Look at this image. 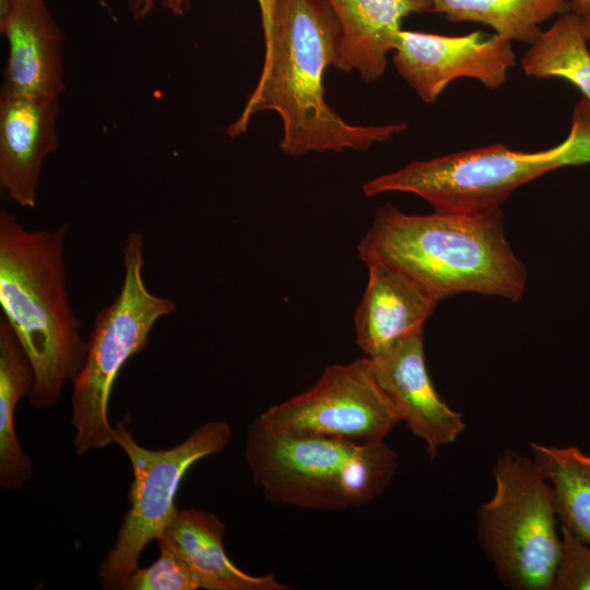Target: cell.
I'll list each match as a JSON object with an SVG mask.
<instances>
[{
    "label": "cell",
    "mask_w": 590,
    "mask_h": 590,
    "mask_svg": "<svg viewBox=\"0 0 590 590\" xmlns=\"http://www.w3.org/2000/svg\"><path fill=\"white\" fill-rule=\"evenodd\" d=\"M341 26L327 0H278L259 80L229 137L243 134L257 113H276L280 149L290 156L366 150L405 131V121L362 126L344 120L326 101L323 75L332 67Z\"/></svg>",
    "instance_id": "6da1fadb"
},
{
    "label": "cell",
    "mask_w": 590,
    "mask_h": 590,
    "mask_svg": "<svg viewBox=\"0 0 590 590\" xmlns=\"http://www.w3.org/2000/svg\"><path fill=\"white\" fill-rule=\"evenodd\" d=\"M364 263L393 267L439 302L460 293L519 300L527 270L506 237L502 208L408 214L379 206L357 245Z\"/></svg>",
    "instance_id": "7a4b0ae2"
},
{
    "label": "cell",
    "mask_w": 590,
    "mask_h": 590,
    "mask_svg": "<svg viewBox=\"0 0 590 590\" xmlns=\"http://www.w3.org/2000/svg\"><path fill=\"white\" fill-rule=\"evenodd\" d=\"M69 223L28 231L0 210V306L33 370L30 403H58L63 385L82 368L87 342L81 337L68 293L63 257Z\"/></svg>",
    "instance_id": "3957f363"
},
{
    "label": "cell",
    "mask_w": 590,
    "mask_h": 590,
    "mask_svg": "<svg viewBox=\"0 0 590 590\" xmlns=\"http://www.w3.org/2000/svg\"><path fill=\"white\" fill-rule=\"evenodd\" d=\"M590 163V102L574 110L566 139L536 152L514 151L500 143L415 161L376 176L362 186L366 197L414 193L434 210L476 213L500 208L519 187L569 165Z\"/></svg>",
    "instance_id": "277c9868"
},
{
    "label": "cell",
    "mask_w": 590,
    "mask_h": 590,
    "mask_svg": "<svg viewBox=\"0 0 590 590\" xmlns=\"http://www.w3.org/2000/svg\"><path fill=\"white\" fill-rule=\"evenodd\" d=\"M143 251V235L129 232L122 248L121 287L97 314L86 341L84 364L72 380L71 423L79 456L115 442V427L108 418L115 380L129 358L146 347L157 320L176 309L173 299L148 288Z\"/></svg>",
    "instance_id": "5b68a950"
},
{
    "label": "cell",
    "mask_w": 590,
    "mask_h": 590,
    "mask_svg": "<svg viewBox=\"0 0 590 590\" xmlns=\"http://www.w3.org/2000/svg\"><path fill=\"white\" fill-rule=\"evenodd\" d=\"M493 476V495L477 508L481 547L506 588L553 590L560 527L548 481L532 457L511 449Z\"/></svg>",
    "instance_id": "8992f818"
},
{
    "label": "cell",
    "mask_w": 590,
    "mask_h": 590,
    "mask_svg": "<svg viewBox=\"0 0 590 590\" xmlns=\"http://www.w3.org/2000/svg\"><path fill=\"white\" fill-rule=\"evenodd\" d=\"M114 427L115 444L128 457L133 481L128 494L130 507L113 547L99 565L104 589H123L139 568L142 551L152 540H158L177 510L175 498L186 472L200 459L221 452L232 437L228 423L211 421L180 444L153 450L134 440L126 421Z\"/></svg>",
    "instance_id": "52a82bcc"
},
{
    "label": "cell",
    "mask_w": 590,
    "mask_h": 590,
    "mask_svg": "<svg viewBox=\"0 0 590 590\" xmlns=\"http://www.w3.org/2000/svg\"><path fill=\"white\" fill-rule=\"evenodd\" d=\"M361 444L280 432L258 417L248 428L246 459L271 500L339 510L354 505Z\"/></svg>",
    "instance_id": "ba28073f"
},
{
    "label": "cell",
    "mask_w": 590,
    "mask_h": 590,
    "mask_svg": "<svg viewBox=\"0 0 590 590\" xmlns=\"http://www.w3.org/2000/svg\"><path fill=\"white\" fill-rule=\"evenodd\" d=\"M259 418L280 432L353 442L384 440L401 421L366 356L326 367L311 387Z\"/></svg>",
    "instance_id": "9c48e42d"
},
{
    "label": "cell",
    "mask_w": 590,
    "mask_h": 590,
    "mask_svg": "<svg viewBox=\"0 0 590 590\" xmlns=\"http://www.w3.org/2000/svg\"><path fill=\"white\" fill-rule=\"evenodd\" d=\"M511 43L479 31L447 36L401 30L392 61L421 99L432 104L459 78L477 80L487 88L502 86L516 64Z\"/></svg>",
    "instance_id": "30bf717a"
},
{
    "label": "cell",
    "mask_w": 590,
    "mask_h": 590,
    "mask_svg": "<svg viewBox=\"0 0 590 590\" xmlns=\"http://www.w3.org/2000/svg\"><path fill=\"white\" fill-rule=\"evenodd\" d=\"M370 359L379 386L400 420L425 444L430 458L457 440L465 428L463 415L452 410L433 385L423 332L397 342Z\"/></svg>",
    "instance_id": "8fae6325"
},
{
    "label": "cell",
    "mask_w": 590,
    "mask_h": 590,
    "mask_svg": "<svg viewBox=\"0 0 590 590\" xmlns=\"http://www.w3.org/2000/svg\"><path fill=\"white\" fill-rule=\"evenodd\" d=\"M58 98L0 93V187L22 208H35L43 162L58 148Z\"/></svg>",
    "instance_id": "7c38bea8"
},
{
    "label": "cell",
    "mask_w": 590,
    "mask_h": 590,
    "mask_svg": "<svg viewBox=\"0 0 590 590\" xmlns=\"http://www.w3.org/2000/svg\"><path fill=\"white\" fill-rule=\"evenodd\" d=\"M9 44L1 90L59 96L64 90V36L45 0H0Z\"/></svg>",
    "instance_id": "4fadbf2b"
},
{
    "label": "cell",
    "mask_w": 590,
    "mask_h": 590,
    "mask_svg": "<svg viewBox=\"0 0 590 590\" xmlns=\"http://www.w3.org/2000/svg\"><path fill=\"white\" fill-rule=\"evenodd\" d=\"M366 287L354 314L356 343L374 358L397 342L423 332L439 300L400 270L366 263Z\"/></svg>",
    "instance_id": "5bb4252c"
},
{
    "label": "cell",
    "mask_w": 590,
    "mask_h": 590,
    "mask_svg": "<svg viewBox=\"0 0 590 590\" xmlns=\"http://www.w3.org/2000/svg\"><path fill=\"white\" fill-rule=\"evenodd\" d=\"M341 26L332 67L356 71L366 82L385 74L401 24L411 14L430 12V0H327Z\"/></svg>",
    "instance_id": "9a60e30c"
},
{
    "label": "cell",
    "mask_w": 590,
    "mask_h": 590,
    "mask_svg": "<svg viewBox=\"0 0 590 590\" xmlns=\"http://www.w3.org/2000/svg\"><path fill=\"white\" fill-rule=\"evenodd\" d=\"M224 523L212 512L185 508L175 511L157 542L167 545L206 590H290L272 574L253 576L237 567L224 548Z\"/></svg>",
    "instance_id": "2e32d148"
},
{
    "label": "cell",
    "mask_w": 590,
    "mask_h": 590,
    "mask_svg": "<svg viewBox=\"0 0 590 590\" xmlns=\"http://www.w3.org/2000/svg\"><path fill=\"white\" fill-rule=\"evenodd\" d=\"M33 370L8 321L0 318V486L16 491L33 477L30 457L15 433L14 414L21 398L30 396Z\"/></svg>",
    "instance_id": "e0dca14e"
},
{
    "label": "cell",
    "mask_w": 590,
    "mask_h": 590,
    "mask_svg": "<svg viewBox=\"0 0 590 590\" xmlns=\"http://www.w3.org/2000/svg\"><path fill=\"white\" fill-rule=\"evenodd\" d=\"M530 449L551 485L559 526L590 544V455L576 446L531 442Z\"/></svg>",
    "instance_id": "ac0fdd59"
},
{
    "label": "cell",
    "mask_w": 590,
    "mask_h": 590,
    "mask_svg": "<svg viewBox=\"0 0 590 590\" xmlns=\"http://www.w3.org/2000/svg\"><path fill=\"white\" fill-rule=\"evenodd\" d=\"M430 12L453 23L487 25L510 42L533 43L540 25L570 11V0H430Z\"/></svg>",
    "instance_id": "d6986e66"
},
{
    "label": "cell",
    "mask_w": 590,
    "mask_h": 590,
    "mask_svg": "<svg viewBox=\"0 0 590 590\" xmlns=\"http://www.w3.org/2000/svg\"><path fill=\"white\" fill-rule=\"evenodd\" d=\"M521 67L529 76L568 81L590 102V51L582 31V17L573 11L558 15L530 44Z\"/></svg>",
    "instance_id": "ffe728a7"
},
{
    "label": "cell",
    "mask_w": 590,
    "mask_h": 590,
    "mask_svg": "<svg viewBox=\"0 0 590 590\" xmlns=\"http://www.w3.org/2000/svg\"><path fill=\"white\" fill-rule=\"evenodd\" d=\"M160 557L145 568H138L125 590H196L200 586L189 567L167 545L160 543Z\"/></svg>",
    "instance_id": "44dd1931"
},
{
    "label": "cell",
    "mask_w": 590,
    "mask_h": 590,
    "mask_svg": "<svg viewBox=\"0 0 590 590\" xmlns=\"http://www.w3.org/2000/svg\"><path fill=\"white\" fill-rule=\"evenodd\" d=\"M560 527V550L553 590H590V544Z\"/></svg>",
    "instance_id": "7402d4cb"
},
{
    "label": "cell",
    "mask_w": 590,
    "mask_h": 590,
    "mask_svg": "<svg viewBox=\"0 0 590 590\" xmlns=\"http://www.w3.org/2000/svg\"><path fill=\"white\" fill-rule=\"evenodd\" d=\"M190 4V0H164V7L176 15L184 14ZM154 0H128V7L137 19L146 16L154 9Z\"/></svg>",
    "instance_id": "603a6c76"
},
{
    "label": "cell",
    "mask_w": 590,
    "mask_h": 590,
    "mask_svg": "<svg viewBox=\"0 0 590 590\" xmlns=\"http://www.w3.org/2000/svg\"><path fill=\"white\" fill-rule=\"evenodd\" d=\"M257 1L260 8L261 25L263 30L264 47H266L271 39L278 0H257Z\"/></svg>",
    "instance_id": "cb8c5ba5"
},
{
    "label": "cell",
    "mask_w": 590,
    "mask_h": 590,
    "mask_svg": "<svg viewBox=\"0 0 590 590\" xmlns=\"http://www.w3.org/2000/svg\"><path fill=\"white\" fill-rule=\"evenodd\" d=\"M570 11L580 16L590 14V0H570Z\"/></svg>",
    "instance_id": "d4e9b609"
},
{
    "label": "cell",
    "mask_w": 590,
    "mask_h": 590,
    "mask_svg": "<svg viewBox=\"0 0 590 590\" xmlns=\"http://www.w3.org/2000/svg\"><path fill=\"white\" fill-rule=\"evenodd\" d=\"M582 17V31L587 42L590 43V14Z\"/></svg>",
    "instance_id": "484cf974"
}]
</instances>
